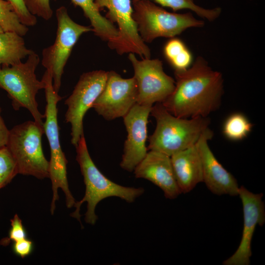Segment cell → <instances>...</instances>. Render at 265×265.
I'll list each match as a JSON object with an SVG mask.
<instances>
[{
	"instance_id": "cell-1",
	"label": "cell",
	"mask_w": 265,
	"mask_h": 265,
	"mask_svg": "<svg viewBox=\"0 0 265 265\" xmlns=\"http://www.w3.org/2000/svg\"><path fill=\"white\" fill-rule=\"evenodd\" d=\"M175 87L161 103L175 116L207 117L218 109L223 93L221 74L212 70L202 57L182 71H175Z\"/></svg>"
},
{
	"instance_id": "cell-2",
	"label": "cell",
	"mask_w": 265,
	"mask_h": 265,
	"mask_svg": "<svg viewBox=\"0 0 265 265\" xmlns=\"http://www.w3.org/2000/svg\"><path fill=\"white\" fill-rule=\"evenodd\" d=\"M78 161L85 186L83 197L76 202L75 211L71 216L80 222V207L87 202V211L85 214V222L94 225L98 217L95 209L98 204L103 199L110 197H118L128 203L134 202L144 192L142 187H127L117 184L106 178L96 167L91 159L87 149L84 135H82L76 147Z\"/></svg>"
},
{
	"instance_id": "cell-3",
	"label": "cell",
	"mask_w": 265,
	"mask_h": 265,
	"mask_svg": "<svg viewBox=\"0 0 265 265\" xmlns=\"http://www.w3.org/2000/svg\"><path fill=\"white\" fill-rule=\"evenodd\" d=\"M150 113L156 120V127L149 137L147 149L169 157L196 144L210 129L208 117H178L168 111L161 103L153 106Z\"/></svg>"
},
{
	"instance_id": "cell-4",
	"label": "cell",
	"mask_w": 265,
	"mask_h": 265,
	"mask_svg": "<svg viewBox=\"0 0 265 265\" xmlns=\"http://www.w3.org/2000/svg\"><path fill=\"white\" fill-rule=\"evenodd\" d=\"M42 80L45 83L44 89L47 102L44 114L46 120L43 127L51 150L49 178L52 182L53 190L51 212L53 214L55 209V202L59 198V188L62 189L65 194L68 208L73 207L76 201L69 189L67 177L68 161L62 150L59 140L57 104L62 98L54 90L52 77L46 70Z\"/></svg>"
},
{
	"instance_id": "cell-5",
	"label": "cell",
	"mask_w": 265,
	"mask_h": 265,
	"mask_svg": "<svg viewBox=\"0 0 265 265\" xmlns=\"http://www.w3.org/2000/svg\"><path fill=\"white\" fill-rule=\"evenodd\" d=\"M27 57L25 62L0 68V88L7 92L14 110L26 108L34 121L43 127L45 115L39 111L36 100L38 91L45 87L43 80H39L35 74L40 57L34 51Z\"/></svg>"
},
{
	"instance_id": "cell-6",
	"label": "cell",
	"mask_w": 265,
	"mask_h": 265,
	"mask_svg": "<svg viewBox=\"0 0 265 265\" xmlns=\"http://www.w3.org/2000/svg\"><path fill=\"white\" fill-rule=\"evenodd\" d=\"M132 18L145 43H151L159 37H175L188 28L204 25L190 12H170L149 0L132 1Z\"/></svg>"
},
{
	"instance_id": "cell-7",
	"label": "cell",
	"mask_w": 265,
	"mask_h": 265,
	"mask_svg": "<svg viewBox=\"0 0 265 265\" xmlns=\"http://www.w3.org/2000/svg\"><path fill=\"white\" fill-rule=\"evenodd\" d=\"M44 127L35 121H27L9 130L6 146L13 156L18 174L38 179L49 178V161L42 146Z\"/></svg>"
},
{
	"instance_id": "cell-8",
	"label": "cell",
	"mask_w": 265,
	"mask_h": 265,
	"mask_svg": "<svg viewBox=\"0 0 265 265\" xmlns=\"http://www.w3.org/2000/svg\"><path fill=\"white\" fill-rule=\"evenodd\" d=\"M55 16V39L53 44L43 50L41 63L51 75L54 89L58 93L64 67L74 46L83 34L93 31V29L91 26L81 25L74 21L64 6L56 10Z\"/></svg>"
},
{
	"instance_id": "cell-9",
	"label": "cell",
	"mask_w": 265,
	"mask_h": 265,
	"mask_svg": "<svg viewBox=\"0 0 265 265\" xmlns=\"http://www.w3.org/2000/svg\"><path fill=\"white\" fill-rule=\"evenodd\" d=\"M94 1L100 10L104 8L107 9L105 17L117 26L118 36L113 41L107 43L108 46L120 55L133 53L139 55L142 59L150 58V50L139 35L132 18L131 0Z\"/></svg>"
},
{
	"instance_id": "cell-10",
	"label": "cell",
	"mask_w": 265,
	"mask_h": 265,
	"mask_svg": "<svg viewBox=\"0 0 265 265\" xmlns=\"http://www.w3.org/2000/svg\"><path fill=\"white\" fill-rule=\"evenodd\" d=\"M108 72L95 70L82 74L71 95L66 100L65 122L71 125V143L76 147L83 134V119L103 90Z\"/></svg>"
},
{
	"instance_id": "cell-11",
	"label": "cell",
	"mask_w": 265,
	"mask_h": 265,
	"mask_svg": "<svg viewBox=\"0 0 265 265\" xmlns=\"http://www.w3.org/2000/svg\"><path fill=\"white\" fill-rule=\"evenodd\" d=\"M128 58L134 70L138 89L137 104L153 106L162 103L173 91L175 81L163 71L159 59L138 60L134 53H129Z\"/></svg>"
},
{
	"instance_id": "cell-12",
	"label": "cell",
	"mask_w": 265,
	"mask_h": 265,
	"mask_svg": "<svg viewBox=\"0 0 265 265\" xmlns=\"http://www.w3.org/2000/svg\"><path fill=\"white\" fill-rule=\"evenodd\" d=\"M138 89L134 77L124 79L108 72L105 87L92 107L107 120L124 116L137 103Z\"/></svg>"
},
{
	"instance_id": "cell-13",
	"label": "cell",
	"mask_w": 265,
	"mask_h": 265,
	"mask_svg": "<svg viewBox=\"0 0 265 265\" xmlns=\"http://www.w3.org/2000/svg\"><path fill=\"white\" fill-rule=\"evenodd\" d=\"M243 213V227L239 245L235 252L225 260L224 265H249L252 256L251 242L256 226L265 222V209L263 194L254 193L244 186L239 188Z\"/></svg>"
},
{
	"instance_id": "cell-14",
	"label": "cell",
	"mask_w": 265,
	"mask_h": 265,
	"mask_svg": "<svg viewBox=\"0 0 265 265\" xmlns=\"http://www.w3.org/2000/svg\"><path fill=\"white\" fill-rule=\"evenodd\" d=\"M152 107L136 103L123 117L128 135L120 165L127 171H133L147 153V125Z\"/></svg>"
},
{
	"instance_id": "cell-15",
	"label": "cell",
	"mask_w": 265,
	"mask_h": 265,
	"mask_svg": "<svg viewBox=\"0 0 265 265\" xmlns=\"http://www.w3.org/2000/svg\"><path fill=\"white\" fill-rule=\"evenodd\" d=\"M213 136L209 129L200 137L197 146L201 158L203 182L213 194L238 196L239 186L237 180L218 161L208 145Z\"/></svg>"
},
{
	"instance_id": "cell-16",
	"label": "cell",
	"mask_w": 265,
	"mask_h": 265,
	"mask_svg": "<svg viewBox=\"0 0 265 265\" xmlns=\"http://www.w3.org/2000/svg\"><path fill=\"white\" fill-rule=\"evenodd\" d=\"M133 171L136 178L147 180L160 188L167 199H175L181 193L170 157L164 154L150 151Z\"/></svg>"
},
{
	"instance_id": "cell-17",
	"label": "cell",
	"mask_w": 265,
	"mask_h": 265,
	"mask_svg": "<svg viewBox=\"0 0 265 265\" xmlns=\"http://www.w3.org/2000/svg\"><path fill=\"white\" fill-rule=\"evenodd\" d=\"M180 191L186 193L203 182L202 166L197 143L170 157Z\"/></svg>"
},
{
	"instance_id": "cell-18",
	"label": "cell",
	"mask_w": 265,
	"mask_h": 265,
	"mask_svg": "<svg viewBox=\"0 0 265 265\" xmlns=\"http://www.w3.org/2000/svg\"><path fill=\"white\" fill-rule=\"evenodd\" d=\"M76 6L80 7L84 16L89 21L93 32L97 37L107 43L113 41L118 35L115 25L100 13L94 0H71Z\"/></svg>"
},
{
	"instance_id": "cell-19",
	"label": "cell",
	"mask_w": 265,
	"mask_h": 265,
	"mask_svg": "<svg viewBox=\"0 0 265 265\" xmlns=\"http://www.w3.org/2000/svg\"><path fill=\"white\" fill-rule=\"evenodd\" d=\"M33 51L26 47L23 36L17 33H0V68L20 63Z\"/></svg>"
},
{
	"instance_id": "cell-20",
	"label": "cell",
	"mask_w": 265,
	"mask_h": 265,
	"mask_svg": "<svg viewBox=\"0 0 265 265\" xmlns=\"http://www.w3.org/2000/svg\"><path fill=\"white\" fill-rule=\"evenodd\" d=\"M163 54L175 71H182L190 67L193 56L185 43L181 39L173 37L164 45Z\"/></svg>"
},
{
	"instance_id": "cell-21",
	"label": "cell",
	"mask_w": 265,
	"mask_h": 265,
	"mask_svg": "<svg viewBox=\"0 0 265 265\" xmlns=\"http://www.w3.org/2000/svg\"><path fill=\"white\" fill-rule=\"evenodd\" d=\"M253 125L243 113L235 112L225 120L222 132L227 139L232 141L241 140L252 131Z\"/></svg>"
},
{
	"instance_id": "cell-22",
	"label": "cell",
	"mask_w": 265,
	"mask_h": 265,
	"mask_svg": "<svg viewBox=\"0 0 265 265\" xmlns=\"http://www.w3.org/2000/svg\"><path fill=\"white\" fill-rule=\"evenodd\" d=\"M140 0H132L135 1ZM154 1L159 5L171 8L174 11L182 9H189L199 16L209 21H213L220 15L221 9L215 7L212 9H206L199 6L194 3V0H149Z\"/></svg>"
},
{
	"instance_id": "cell-23",
	"label": "cell",
	"mask_w": 265,
	"mask_h": 265,
	"mask_svg": "<svg viewBox=\"0 0 265 265\" xmlns=\"http://www.w3.org/2000/svg\"><path fill=\"white\" fill-rule=\"evenodd\" d=\"M0 26L4 31H13L23 36L28 27L20 22L12 4L4 0H0Z\"/></svg>"
},
{
	"instance_id": "cell-24",
	"label": "cell",
	"mask_w": 265,
	"mask_h": 265,
	"mask_svg": "<svg viewBox=\"0 0 265 265\" xmlns=\"http://www.w3.org/2000/svg\"><path fill=\"white\" fill-rule=\"evenodd\" d=\"M18 174L16 162L7 146L0 147V189L7 185Z\"/></svg>"
},
{
	"instance_id": "cell-25",
	"label": "cell",
	"mask_w": 265,
	"mask_h": 265,
	"mask_svg": "<svg viewBox=\"0 0 265 265\" xmlns=\"http://www.w3.org/2000/svg\"><path fill=\"white\" fill-rule=\"evenodd\" d=\"M29 12L36 17L44 20H49L52 17L53 11L50 0H23Z\"/></svg>"
},
{
	"instance_id": "cell-26",
	"label": "cell",
	"mask_w": 265,
	"mask_h": 265,
	"mask_svg": "<svg viewBox=\"0 0 265 265\" xmlns=\"http://www.w3.org/2000/svg\"><path fill=\"white\" fill-rule=\"evenodd\" d=\"M11 228L9 232L8 237L2 239L0 244L7 245L10 241H17L26 238V232L23 225L22 221L17 214H15L10 219Z\"/></svg>"
},
{
	"instance_id": "cell-27",
	"label": "cell",
	"mask_w": 265,
	"mask_h": 265,
	"mask_svg": "<svg viewBox=\"0 0 265 265\" xmlns=\"http://www.w3.org/2000/svg\"><path fill=\"white\" fill-rule=\"evenodd\" d=\"M10 2L13 7L22 24L26 26H33L37 24L36 17L27 9L23 0H4Z\"/></svg>"
},
{
	"instance_id": "cell-28",
	"label": "cell",
	"mask_w": 265,
	"mask_h": 265,
	"mask_svg": "<svg viewBox=\"0 0 265 265\" xmlns=\"http://www.w3.org/2000/svg\"><path fill=\"white\" fill-rule=\"evenodd\" d=\"M13 252L17 255L24 258L30 254L33 250V242L26 238L14 242Z\"/></svg>"
},
{
	"instance_id": "cell-29",
	"label": "cell",
	"mask_w": 265,
	"mask_h": 265,
	"mask_svg": "<svg viewBox=\"0 0 265 265\" xmlns=\"http://www.w3.org/2000/svg\"><path fill=\"white\" fill-rule=\"evenodd\" d=\"M1 109L0 107V147L7 144L9 130L7 128L1 115Z\"/></svg>"
},
{
	"instance_id": "cell-30",
	"label": "cell",
	"mask_w": 265,
	"mask_h": 265,
	"mask_svg": "<svg viewBox=\"0 0 265 265\" xmlns=\"http://www.w3.org/2000/svg\"><path fill=\"white\" fill-rule=\"evenodd\" d=\"M3 31H3V29L2 28V27L0 26V33L2 32Z\"/></svg>"
}]
</instances>
